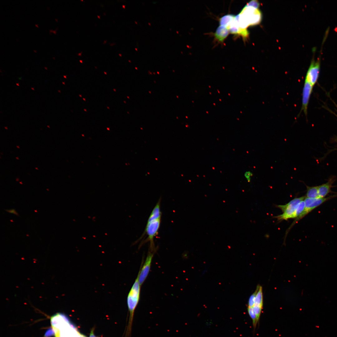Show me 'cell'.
Segmentation results:
<instances>
[{"instance_id": "8fae6325", "label": "cell", "mask_w": 337, "mask_h": 337, "mask_svg": "<svg viewBox=\"0 0 337 337\" xmlns=\"http://www.w3.org/2000/svg\"><path fill=\"white\" fill-rule=\"evenodd\" d=\"M229 33L228 29L226 27L220 26L217 28L214 36L218 41L222 42L227 37Z\"/></svg>"}, {"instance_id": "7a4b0ae2", "label": "cell", "mask_w": 337, "mask_h": 337, "mask_svg": "<svg viewBox=\"0 0 337 337\" xmlns=\"http://www.w3.org/2000/svg\"><path fill=\"white\" fill-rule=\"evenodd\" d=\"M140 286L139 281V276L138 275L127 298V303L129 316L126 337H128L131 334L134 311L140 299Z\"/></svg>"}, {"instance_id": "277c9868", "label": "cell", "mask_w": 337, "mask_h": 337, "mask_svg": "<svg viewBox=\"0 0 337 337\" xmlns=\"http://www.w3.org/2000/svg\"><path fill=\"white\" fill-rule=\"evenodd\" d=\"M161 219H158L153 221L149 222L147 223L144 231L142 236L139 238L141 239L147 234V237L144 242L142 243H144L149 242H150V251H155L154 244V237L157 235L161 223Z\"/></svg>"}, {"instance_id": "ba28073f", "label": "cell", "mask_w": 337, "mask_h": 337, "mask_svg": "<svg viewBox=\"0 0 337 337\" xmlns=\"http://www.w3.org/2000/svg\"><path fill=\"white\" fill-rule=\"evenodd\" d=\"M335 197V196L334 195L327 198H310L305 197L304 201L305 203V212L306 214L307 215L325 202Z\"/></svg>"}, {"instance_id": "30bf717a", "label": "cell", "mask_w": 337, "mask_h": 337, "mask_svg": "<svg viewBox=\"0 0 337 337\" xmlns=\"http://www.w3.org/2000/svg\"><path fill=\"white\" fill-rule=\"evenodd\" d=\"M161 198L158 200L153 209L147 222H149L161 219L162 213L160 210Z\"/></svg>"}, {"instance_id": "44dd1931", "label": "cell", "mask_w": 337, "mask_h": 337, "mask_svg": "<svg viewBox=\"0 0 337 337\" xmlns=\"http://www.w3.org/2000/svg\"><path fill=\"white\" fill-rule=\"evenodd\" d=\"M16 159H18H18H19V158H18V157H16Z\"/></svg>"}, {"instance_id": "7402d4cb", "label": "cell", "mask_w": 337, "mask_h": 337, "mask_svg": "<svg viewBox=\"0 0 337 337\" xmlns=\"http://www.w3.org/2000/svg\"><path fill=\"white\" fill-rule=\"evenodd\" d=\"M36 168V169H37V170H38V168Z\"/></svg>"}, {"instance_id": "ac0fdd59", "label": "cell", "mask_w": 337, "mask_h": 337, "mask_svg": "<svg viewBox=\"0 0 337 337\" xmlns=\"http://www.w3.org/2000/svg\"><path fill=\"white\" fill-rule=\"evenodd\" d=\"M251 173L249 172H245L244 174L245 177L247 178L248 181H250V177L251 176Z\"/></svg>"}, {"instance_id": "9a60e30c", "label": "cell", "mask_w": 337, "mask_h": 337, "mask_svg": "<svg viewBox=\"0 0 337 337\" xmlns=\"http://www.w3.org/2000/svg\"><path fill=\"white\" fill-rule=\"evenodd\" d=\"M254 304L263 306V299L262 287L258 285V289L256 293Z\"/></svg>"}, {"instance_id": "ffe728a7", "label": "cell", "mask_w": 337, "mask_h": 337, "mask_svg": "<svg viewBox=\"0 0 337 337\" xmlns=\"http://www.w3.org/2000/svg\"><path fill=\"white\" fill-rule=\"evenodd\" d=\"M16 147H17V148H20L19 147V146H17Z\"/></svg>"}, {"instance_id": "8992f818", "label": "cell", "mask_w": 337, "mask_h": 337, "mask_svg": "<svg viewBox=\"0 0 337 337\" xmlns=\"http://www.w3.org/2000/svg\"><path fill=\"white\" fill-rule=\"evenodd\" d=\"M155 251L149 252L144 264H141L138 275L139 282L141 286L144 282L149 273L151 263Z\"/></svg>"}, {"instance_id": "5b68a950", "label": "cell", "mask_w": 337, "mask_h": 337, "mask_svg": "<svg viewBox=\"0 0 337 337\" xmlns=\"http://www.w3.org/2000/svg\"><path fill=\"white\" fill-rule=\"evenodd\" d=\"M320 66V56L316 60L313 57L306 74L305 81L314 86L317 83L319 77Z\"/></svg>"}, {"instance_id": "4fadbf2b", "label": "cell", "mask_w": 337, "mask_h": 337, "mask_svg": "<svg viewBox=\"0 0 337 337\" xmlns=\"http://www.w3.org/2000/svg\"><path fill=\"white\" fill-rule=\"evenodd\" d=\"M235 16L232 14H227L224 16L219 20L220 26L228 28L232 22L234 20Z\"/></svg>"}, {"instance_id": "603a6c76", "label": "cell", "mask_w": 337, "mask_h": 337, "mask_svg": "<svg viewBox=\"0 0 337 337\" xmlns=\"http://www.w3.org/2000/svg\"></svg>"}, {"instance_id": "e0dca14e", "label": "cell", "mask_w": 337, "mask_h": 337, "mask_svg": "<svg viewBox=\"0 0 337 337\" xmlns=\"http://www.w3.org/2000/svg\"><path fill=\"white\" fill-rule=\"evenodd\" d=\"M5 211L9 213H12L14 214L17 216H19L18 213L14 209H9V210H5Z\"/></svg>"}, {"instance_id": "3957f363", "label": "cell", "mask_w": 337, "mask_h": 337, "mask_svg": "<svg viewBox=\"0 0 337 337\" xmlns=\"http://www.w3.org/2000/svg\"><path fill=\"white\" fill-rule=\"evenodd\" d=\"M305 198V196L296 198L286 204L277 205V207L281 210L283 213L275 217L274 218L279 221L294 218L295 213L299 204L304 200Z\"/></svg>"}, {"instance_id": "2e32d148", "label": "cell", "mask_w": 337, "mask_h": 337, "mask_svg": "<svg viewBox=\"0 0 337 337\" xmlns=\"http://www.w3.org/2000/svg\"><path fill=\"white\" fill-rule=\"evenodd\" d=\"M260 4L257 1L253 0L250 1L248 3L246 6L252 7L256 8H258Z\"/></svg>"}, {"instance_id": "52a82bcc", "label": "cell", "mask_w": 337, "mask_h": 337, "mask_svg": "<svg viewBox=\"0 0 337 337\" xmlns=\"http://www.w3.org/2000/svg\"><path fill=\"white\" fill-rule=\"evenodd\" d=\"M313 87L309 83L305 81L302 92V107L300 113L303 111L305 116L307 115L308 106Z\"/></svg>"}, {"instance_id": "d6986e66", "label": "cell", "mask_w": 337, "mask_h": 337, "mask_svg": "<svg viewBox=\"0 0 337 337\" xmlns=\"http://www.w3.org/2000/svg\"><path fill=\"white\" fill-rule=\"evenodd\" d=\"M89 337H96L94 334L93 330H91Z\"/></svg>"}, {"instance_id": "5bb4252c", "label": "cell", "mask_w": 337, "mask_h": 337, "mask_svg": "<svg viewBox=\"0 0 337 337\" xmlns=\"http://www.w3.org/2000/svg\"><path fill=\"white\" fill-rule=\"evenodd\" d=\"M307 193L305 196L306 198H319L318 194V186L310 187L306 186Z\"/></svg>"}, {"instance_id": "7c38bea8", "label": "cell", "mask_w": 337, "mask_h": 337, "mask_svg": "<svg viewBox=\"0 0 337 337\" xmlns=\"http://www.w3.org/2000/svg\"><path fill=\"white\" fill-rule=\"evenodd\" d=\"M332 182L329 181L326 183L318 186V194L319 198H324L330 192Z\"/></svg>"}, {"instance_id": "6da1fadb", "label": "cell", "mask_w": 337, "mask_h": 337, "mask_svg": "<svg viewBox=\"0 0 337 337\" xmlns=\"http://www.w3.org/2000/svg\"><path fill=\"white\" fill-rule=\"evenodd\" d=\"M261 19L262 14L258 8L247 6L235 18L238 26L243 29L259 24Z\"/></svg>"}, {"instance_id": "9c48e42d", "label": "cell", "mask_w": 337, "mask_h": 337, "mask_svg": "<svg viewBox=\"0 0 337 337\" xmlns=\"http://www.w3.org/2000/svg\"><path fill=\"white\" fill-rule=\"evenodd\" d=\"M227 29L230 33L241 36L245 39L247 38L249 35L247 29H243L240 27L234 19Z\"/></svg>"}]
</instances>
